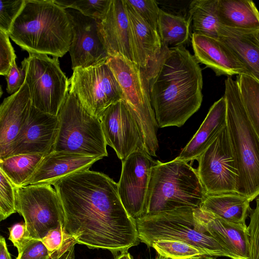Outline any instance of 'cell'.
<instances>
[{
    "label": "cell",
    "instance_id": "obj_15",
    "mask_svg": "<svg viewBox=\"0 0 259 259\" xmlns=\"http://www.w3.org/2000/svg\"><path fill=\"white\" fill-rule=\"evenodd\" d=\"M72 26L73 37L69 50L73 70L107 61L109 56L101 40L99 21L77 10L66 9Z\"/></svg>",
    "mask_w": 259,
    "mask_h": 259
},
{
    "label": "cell",
    "instance_id": "obj_31",
    "mask_svg": "<svg viewBox=\"0 0 259 259\" xmlns=\"http://www.w3.org/2000/svg\"><path fill=\"white\" fill-rule=\"evenodd\" d=\"M151 247L159 255L169 259H209L198 248L181 240H159L154 242Z\"/></svg>",
    "mask_w": 259,
    "mask_h": 259
},
{
    "label": "cell",
    "instance_id": "obj_7",
    "mask_svg": "<svg viewBox=\"0 0 259 259\" xmlns=\"http://www.w3.org/2000/svg\"><path fill=\"white\" fill-rule=\"evenodd\" d=\"M58 131L52 151L101 158L108 156L100 119L68 92L57 114Z\"/></svg>",
    "mask_w": 259,
    "mask_h": 259
},
{
    "label": "cell",
    "instance_id": "obj_8",
    "mask_svg": "<svg viewBox=\"0 0 259 259\" xmlns=\"http://www.w3.org/2000/svg\"><path fill=\"white\" fill-rule=\"evenodd\" d=\"M108 63L121 88L123 100L138 124L146 152L155 156L158 148V126L144 70L120 58L109 57Z\"/></svg>",
    "mask_w": 259,
    "mask_h": 259
},
{
    "label": "cell",
    "instance_id": "obj_16",
    "mask_svg": "<svg viewBox=\"0 0 259 259\" xmlns=\"http://www.w3.org/2000/svg\"><path fill=\"white\" fill-rule=\"evenodd\" d=\"M58 131L57 116L41 112L32 105L26 125L0 159L19 154L46 155L52 151Z\"/></svg>",
    "mask_w": 259,
    "mask_h": 259
},
{
    "label": "cell",
    "instance_id": "obj_12",
    "mask_svg": "<svg viewBox=\"0 0 259 259\" xmlns=\"http://www.w3.org/2000/svg\"><path fill=\"white\" fill-rule=\"evenodd\" d=\"M197 160L207 195L237 193L239 175L226 124Z\"/></svg>",
    "mask_w": 259,
    "mask_h": 259
},
{
    "label": "cell",
    "instance_id": "obj_25",
    "mask_svg": "<svg viewBox=\"0 0 259 259\" xmlns=\"http://www.w3.org/2000/svg\"><path fill=\"white\" fill-rule=\"evenodd\" d=\"M218 16L222 26L240 30H259V11L249 0H218Z\"/></svg>",
    "mask_w": 259,
    "mask_h": 259
},
{
    "label": "cell",
    "instance_id": "obj_2",
    "mask_svg": "<svg viewBox=\"0 0 259 259\" xmlns=\"http://www.w3.org/2000/svg\"><path fill=\"white\" fill-rule=\"evenodd\" d=\"M145 71L158 127H181L200 108L203 78L199 63L185 46H162Z\"/></svg>",
    "mask_w": 259,
    "mask_h": 259
},
{
    "label": "cell",
    "instance_id": "obj_36",
    "mask_svg": "<svg viewBox=\"0 0 259 259\" xmlns=\"http://www.w3.org/2000/svg\"><path fill=\"white\" fill-rule=\"evenodd\" d=\"M25 0H0V30L9 34L11 27L22 10Z\"/></svg>",
    "mask_w": 259,
    "mask_h": 259
},
{
    "label": "cell",
    "instance_id": "obj_34",
    "mask_svg": "<svg viewBox=\"0 0 259 259\" xmlns=\"http://www.w3.org/2000/svg\"><path fill=\"white\" fill-rule=\"evenodd\" d=\"M16 212V187L0 170V221Z\"/></svg>",
    "mask_w": 259,
    "mask_h": 259
},
{
    "label": "cell",
    "instance_id": "obj_28",
    "mask_svg": "<svg viewBox=\"0 0 259 259\" xmlns=\"http://www.w3.org/2000/svg\"><path fill=\"white\" fill-rule=\"evenodd\" d=\"M191 19L167 13L160 9L158 31L162 45L168 48L184 46L190 37Z\"/></svg>",
    "mask_w": 259,
    "mask_h": 259
},
{
    "label": "cell",
    "instance_id": "obj_46",
    "mask_svg": "<svg viewBox=\"0 0 259 259\" xmlns=\"http://www.w3.org/2000/svg\"></svg>",
    "mask_w": 259,
    "mask_h": 259
},
{
    "label": "cell",
    "instance_id": "obj_39",
    "mask_svg": "<svg viewBox=\"0 0 259 259\" xmlns=\"http://www.w3.org/2000/svg\"><path fill=\"white\" fill-rule=\"evenodd\" d=\"M9 239L17 248L18 254H20L27 244L33 239L30 236L25 223H18L8 228Z\"/></svg>",
    "mask_w": 259,
    "mask_h": 259
},
{
    "label": "cell",
    "instance_id": "obj_27",
    "mask_svg": "<svg viewBox=\"0 0 259 259\" xmlns=\"http://www.w3.org/2000/svg\"><path fill=\"white\" fill-rule=\"evenodd\" d=\"M218 0H195L189 5L192 33L219 38L221 27L218 13Z\"/></svg>",
    "mask_w": 259,
    "mask_h": 259
},
{
    "label": "cell",
    "instance_id": "obj_24",
    "mask_svg": "<svg viewBox=\"0 0 259 259\" xmlns=\"http://www.w3.org/2000/svg\"><path fill=\"white\" fill-rule=\"evenodd\" d=\"M131 28L136 64L142 69L153 63L162 50L159 33L143 20L124 0Z\"/></svg>",
    "mask_w": 259,
    "mask_h": 259
},
{
    "label": "cell",
    "instance_id": "obj_22",
    "mask_svg": "<svg viewBox=\"0 0 259 259\" xmlns=\"http://www.w3.org/2000/svg\"><path fill=\"white\" fill-rule=\"evenodd\" d=\"M226 117L227 103L223 96L211 106L198 130L176 158L186 162L197 160L226 125Z\"/></svg>",
    "mask_w": 259,
    "mask_h": 259
},
{
    "label": "cell",
    "instance_id": "obj_42",
    "mask_svg": "<svg viewBox=\"0 0 259 259\" xmlns=\"http://www.w3.org/2000/svg\"><path fill=\"white\" fill-rule=\"evenodd\" d=\"M0 259H12L5 238L3 236L0 237Z\"/></svg>",
    "mask_w": 259,
    "mask_h": 259
},
{
    "label": "cell",
    "instance_id": "obj_41",
    "mask_svg": "<svg viewBox=\"0 0 259 259\" xmlns=\"http://www.w3.org/2000/svg\"><path fill=\"white\" fill-rule=\"evenodd\" d=\"M25 78L24 69L22 67H18L16 60H14L8 74L6 76L7 92L12 95L17 92L24 83Z\"/></svg>",
    "mask_w": 259,
    "mask_h": 259
},
{
    "label": "cell",
    "instance_id": "obj_38",
    "mask_svg": "<svg viewBox=\"0 0 259 259\" xmlns=\"http://www.w3.org/2000/svg\"><path fill=\"white\" fill-rule=\"evenodd\" d=\"M8 33L0 30V74L7 76L16 56Z\"/></svg>",
    "mask_w": 259,
    "mask_h": 259
},
{
    "label": "cell",
    "instance_id": "obj_26",
    "mask_svg": "<svg viewBox=\"0 0 259 259\" xmlns=\"http://www.w3.org/2000/svg\"><path fill=\"white\" fill-rule=\"evenodd\" d=\"M250 201L237 193L207 195L201 208L231 223L246 225L249 216Z\"/></svg>",
    "mask_w": 259,
    "mask_h": 259
},
{
    "label": "cell",
    "instance_id": "obj_11",
    "mask_svg": "<svg viewBox=\"0 0 259 259\" xmlns=\"http://www.w3.org/2000/svg\"><path fill=\"white\" fill-rule=\"evenodd\" d=\"M16 196L17 212L23 217L32 238L40 240L50 230L64 227L62 204L51 185L16 187Z\"/></svg>",
    "mask_w": 259,
    "mask_h": 259
},
{
    "label": "cell",
    "instance_id": "obj_33",
    "mask_svg": "<svg viewBox=\"0 0 259 259\" xmlns=\"http://www.w3.org/2000/svg\"><path fill=\"white\" fill-rule=\"evenodd\" d=\"M53 1L65 9H74L87 17L100 21L106 14L111 0Z\"/></svg>",
    "mask_w": 259,
    "mask_h": 259
},
{
    "label": "cell",
    "instance_id": "obj_35",
    "mask_svg": "<svg viewBox=\"0 0 259 259\" xmlns=\"http://www.w3.org/2000/svg\"><path fill=\"white\" fill-rule=\"evenodd\" d=\"M125 1L143 20L158 31V19L160 9L155 1Z\"/></svg>",
    "mask_w": 259,
    "mask_h": 259
},
{
    "label": "cell",
    "instance_id": "obj_6",
    "mask_svg": "<svg viewBox=\"0 0 259 259\" xmlns=\"http://www.w3.org/2000/svg\"><path fill=\"white\" fill-rule=\"evenodd\" d=\"M194 209L183 208L172 211L147 214L136 220L140 241L151 247L162 239L181 240L204 252L209 259L232 254L213 237L195 219Z\"/></svg>",
    "mask_w": 259,
    "mask_h": 259
},
{
    "label": "cell",
    "instance_id": "obj_10",
    "mask_svg": "<svg viewBox=\"0 0 259 259\" xmlns=\"http://www.w3.org/2000/svg\"><path fill=\"white\" fill-rule=\"evenodd\" d=\"M69 93L94 117L100 118L112 104L123 100L121 88L108 63L73 70Z\"/></svg>",
    "mask_w": 259,
    "mask_h": 259
},
{
    "label": "cell",
    "instance_id": "obj_13",
    "mask_svg": "<svg viewBox=\"0 0 259 259\" xmlns=\"http://www.w3.org/2000/svg\"><path fill=\"white\" fill-rule=\"evenodd\" d=\"M156 162L146 151L135 152L122 161L118 194L124 208L135 220L145 214L151 171Z\"/></svg>",
    "mask_w": 259,
    "mask_h": 259
},
{
    "label": "cell",
    "instance_id": "obj_23",
    "mask_svg": "<svg viewBox=\"0 0 259 259\" xmlns=\"http://www.w3.org/2000/svg\"><path fill=\"white\" fill-rule=\"evenodd\" d=\"M219 39L233 53L248 75L259 81V30H245L222 26Z\"/></svg>",
    "mask_w": 259,
    "mask_h": 259
},
{
    "label": "cell",
    "instance_id": "obj_3",
    "mask_svg": "<svg viewBox=\"0 0 259 259\" xmlns=\"http://www.w3.org/2000/svg\"><path fill=\"white\" fill-rule=\"evenodd\" d=\"M9 35L29 54L58 58L69 51L73 37L72 26L66 9L53 0H25Z\"/></svg>",
    "mask_w": 259,
    "mask_h": 259
},
{
    "label": "cell",
    "instance_id": "obj_45",
    "mask_svg": "<svg viewBox=\"0 0 259 259\" xmlns=\"http://www.w3.org/2000/svg\"><path fill=\"white\" fill-rule=\"evenodd\" d=\"M155 259H169L168 258H167L166 257H164L163 256L159 255L157 257H156Z\"/></svg>",
    "mask_w": 259,
    "mask_h": 259
},
{
    "label": "cell",
    "instance_id": "obj_19",
    "mask_svg": "<svg viewBox=\"0 0 259 259\" xmlns=\"http://www.w3.org/2000/svg\"><path fill=\"white\" fill-rule=\"evenodd\" d=\"M32 107L29 90L25 81L0 106V159L26 125Z\"/></svg>",
    "mask_w": 259,
    "mask_h": 259
},
{
    "label": "cell",
    "instance_id": "obj_32",
    "mask_svg": "<svg viewBox=\"0 0 259 259\" xmlns=\"http://www.w3.org/2000/svg\"><path fill=\"white\" fill-rule=\"evenodd\" d=\"M40 240L46 247L50 257L52 259L59 258L77 243L63 226L50 230Z\"/></svg>",
    "mask_w": 259,
    "mask_h": 259
},
{
    "label": "cell",
    "instance_id": "obj_4",
    "mask_svg": "<svg viewBox=\"0 0 259 259\" xmlns=\"http://www.w3.org/2000/svg\"><path fill=\"white\" fill-rule=\"evenodd\" d=\"M206 195L197 170L188 162L177 158L167 162L157 160L151 171L144 215L199 208Z\"/></svg>",
    "mask_w": 259,
    "mask_h": 259
},
{
    "label": "cell",
    "instance_id": "obj_29",
    "mask_svg": "<svg viewBox=\"0 0 259 259\" xmlns=\"http://www.w3.org/2000/svg\"><path fill=\"white\" fill-rule=\"evenodd\" d=\"M45 155L19 154L0 159V170L16 187H23Z\"/></svg>",
    "mask_w": 259,
    "mask_h": 259
},
{
    "label": "cell",
    "instance_id": "obj_17",
    "mask_svg": "<svg viewBox=\"0 0 259 259\" xmlns=\"http://www.w3.org/2000/svg\"><path fill=\"white\" fill-rule=\"evenodd\" d=\"M98 29L101 40L110 57L122 58L136 64L124 0H111L106 14L99 21Z\"/></svg>",
    "mask_w": 259,
    "mask_h": 259
},
{
    "label": "cell",
    "instance_id": "obj_37",
    "mask_svg": "<svg viewBox=\"0 0 259 259\" xmlns=\"http://www.w3.org/2000/svg\"><path fill=\"white\" fill-rule=\"evenodd\" d=\"M250 221L247 226L249 240V259H259V196L256 199V206L251 209Z\"/></svg>",
    "mask_w": 259,
    "mask_h": 259
},
{
    "label": "cell",
    "instance_id": "obj_14",
    "mask_svg": "<svg viewBox=\"0 0 259 259\" xmlns=\"http://www.w3.org/2000/svg\"><path fill=\"white\" fill-rule=\"evenodd\" d=\"M99 119L107 145L121 161L135 152H146L138 124L123 100L109 106Z\"/></svg>",
    "mask_w": 259,
    "mask_h": 259
},
{
    "label": "cell",
    "instance_id": "obj_44",
    "mask_svg": "<svg viewBox=\"0 0 259 259\" xmlns=\"http://www.w3.org/2000/svg\"><path fill=\"white\" fill-rule=\"evenodd\" d=\"M114 259H133V258L127 251H126L121 252Z\"/></svg>",
    "mask_w": 259,
    "mask_h": 259
},
{
    "label": "cell",
    "instance_id": "obj_30",
    "mask_svg": "<svg viewBox=\"0 0 259 259\" xmlns=\"http://www.w3.org/2000/svg\"><path fill=\"white\" fill-rule=\"evenodd\" d=\"M236 81L247 116L259 138V81L246 74L238 75Z\"/></svg>",
    "mask_w": 259,
    "mask_h": 259
},
{
    "label": "cell",
    "instance_id": "obj_20",
    "mask_svg": "<svg viewBox=\"0 0 259 259\" xmlns=\"http://www.w3.org/2000/svg\"><path fill=\"white\" fill-rule=\"evenodd\" d=\"M197 221L225 247L234 259H249L247 226L227 222L201 207L194 209Z\"/></svg>",
    "mask_w": 259,
    "mask_h": 259
},
{
    "label": "cell",
    "instance_id": "obj_1",
    "mask_svg": "<svg viewBox=\"0 0 259 259\" xmlns=\"http://www.w3.org/2000/svg\"><path fill=\"white\" fill-rule=\"evenodd\" d=\"M64 214V228L78 244L113 254L140 243L136 220L124 208L117 183L90 169L62 178L54 185Z\"/></svg>",
    "mask_w": 259,
    "mask_h": 259
},
{
    "label": "cell",
    "instance_id": "obj_40",
    "mask_svg": "<svg viewBox=\"0 0 259 259\" xmlns=\"http://www.w3.org/2000/svg\"><path fill=\"white\" fill-rule=\"evenodd\" d=\"M48 251L40 239H32L16 259H50Z\"/></svg>",
    "mask_w": 259,
    "mask_h": 259
},
{
    "label": "cell",
    "instance_id": "obj_9",
    "mask_svg": "<svg viewBox=\"0 0 259 259\" xmlns=\"http://www.w3.org/2000/svg\"><path fill=\"white\" fill-rule=\"evenodd\" d=\"M26 73L32 105L57 116L69 90V82L62 71L58 58L29 53L21 63Z\"/></svg>",
    "mask_w": 259,
    "mask_h": 259
},
{
    "label": "cell",
    "instance_id": "obj_5",
    "mask_svg": "<svg viewBox=\"0 0 259 259\" xmlns=\"http://www.w3.org/2000/svg\"><path fill=\"white\" fill-rule=\"evenodd\" d=\"M226 126L239 178L237 193L250 202L259 196V138L247 116L237 81H225Z\"/></svg>",
    "mask_w": 259,
    "mask_h": 259
},
{
    "label": "cell",
    "instance_id": "obj_43",
    "mask_svg": "<svg viewBox=\"0 0 259 259\" xmlns=\"http://www.w3.org/2000/svg\"><path fill=\"white\" fill-rule=\"evenodd\" d=\"M50 259H52L51 258ZM58 259H76L75 255V245L72 246L66 253Z\"/></svg>",
    "mask_w": 259,
    "mask_h": 259
},
{
    "label": "cell",
    "instance_id": "obj_21",
    "mask_svg": "<svg viewBox=\"0 0 259 259\" xmlns=\"http://www.w3.org/2000/svg\"><path fill=\"white\" fill-rule=\"evenodd\" d=\"M191 37L196 60L211 69L217 75H248L242 64L219 38L195 33Z\"/></svg>",
    "mask_w": 259,
    "mask_h": 259
},
{
    "label": "cell",
    "instance_id": "obj_18",
    "mask_svg": "<svg viewBox=\"0 0 259 259\" xmlns=\"http://www.w3.org/2000/svg\"><path fill=\"white\" fill-rule=\"evenodd\" d=\"M102 158L65 151H52L45 155L24 186L54 185L63 178L89 169Z\"/></svg>",
    "mask_w": 259,
    "mask_h": 259
}]
</instances>
